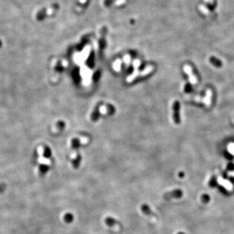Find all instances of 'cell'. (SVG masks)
Returning a JSON list of instances; mask_svg holds the SVG:
<instances>
[{"label": "cell", "instance_id": "1", "mask_svg": "<svg viewBox=\"0 0 234 234\" xmlns=\"http://www.w3.org/2000/svg\"><path fill=\"white\" fill-rule=\"evenodd\" d=\"M183 192L180 189H174L169 192H167L163 194V198L167 200H171V199H180L183 197Z\"/></svg>", "mask_w": 234, "mask_h": 234}, {"label": "cell", "instance_id": "2", "mask_svg": "<svg viewBox=\"0 0 234 234\" xmlns=\"http://www.w3.org/2000/svg\"><path fill=\"white\" fill-rule=\"evenodd\" d=\"M173 119L176 124L180 123V103L178 101L173 104Z\"/></svg>", "mask_w": 234, "mask_h": 234}, {"label": "cell", "instance_id": "3", "mask_svg": "<svg viewBox=\"0 0 234 234\" xmlns=\"http://www.w3.org/2000/svg\"><path fill=\"white\" fill-rule=\"evenodd\" d=\"M141 211L142 212L143 214H145L146 216H151V217H157L158 215L155 212H153L152 211V209L150 208V206L147 204H144L141 205Z\"/></svg>", "mask_w": 234, "mask_h": 234}, {"label": "cell", "instance_id": "4", "mask_svg": "<svg viewBox=\"0 0 234 234\" xmlns=\"http://www.w3.org/2000/svg\"><path fill=\"white\" fill-rule=\"evenodd\" d=\"M105 223H106L107 226L111 227V228H112V227H114L116 225H118V226L122 225L121 223L119 221H117L116 219L111 217V216H107V217H106V219H105Z\"/></svg>", "mask_w": 234, "mask_h": 234}, {"label": "cell", "instance_id": "5", "mask_svg": "<svg viewBox=\"0 0 234 234\" xmlns=\"http://www.w3.org/2000/svg\"><path fill=\"white\" fill-rule=\"evenodd\" d=\"M200 9L201 10V11L202 12V13L204 14V15H205V16H210L211 18H213L214 17H216V14L214 12H213V10H210L207 7H205V6H203V5L200 6Z\"/></svg>", "mask_w": 234, "mask_h": 234}, {"label": "cell", "instance_id": "6", "mask_svg": "<svg viewBox=\"0 0 234 234\" xmlns=\"http://www.w3.org/2000/svg\"><path fill=\"white\" fill-rule=\"evenodd\" d=\"M49 9H44L43 10H40L39 12H38L36 15V19L38 21L43 20L46 17Z\"/></svg>", "mask_w": 234, "mask_h": 234}, {"label": "cell", "instance_id": "7", "mask_svg": "<svg viewBox=\"0 0 234 234\" xmlns=\"http://www.w3.org/2000/svg\"><path fill=\"white\" fill-rule=\"evenodd\" d=\"M209 62H211V64L213 65L216 68H221L222 66V62L219 59L216 58L215 56H211L209 58Z\"/></svg>", "mask_w": 234, "mask_h": 234}, {"label": "cell", "instance_id": "8", "mask_svg": "<svg viewBox=\"0 0 234 234\" xmlns=\"http://www.w3.org/2000/svg\"><path fill=\"white\" fill-rule=\"evenodd\" d=\"M185 70H186V72H187V74L188 73V74L189 75L191 81L194 83H196L197 82V79L196 78V77H195V76L194 75L193 72L192 73V70H191L190 66H185Z\"/></svg>", "mask_w": 234, "mask_h": 234}, {"label": "cell", "instance_id": "9", "mask_svg": "<svg viewBox=\"0 0 234 234\" xmlns=\"http://www.w3.org/2000/svg\"><path fill=\"white\" fill-rule=\"evenodd\" d=\"M74 215L70 213H68L64 216V220L66 223H71L74 221Z\"/></svg>", "mask_w": 234, "mask_h": 234}, {"label": "cell", "instance_id": "10", "mask_svg": "<svg viewBox=\"0 0 234 234\" xmlns=\"http://www.w3.org/2000/svg\"><path fill=\"white\" fill-rule=\"evenodd\" d=\"M204 1L206 2V3H207V5L208 6V9L210 10L213 9L216 7L215 4H214L213 0H204Z\"/></svg>", "mask_w": 234, "mask_h": 234}, {"label": "cell", "instance_id": "11", "mask_svg": "<svg viewBox=\"0 0 234 234\" xmlns=\"http://www.w3.org/2000/svg\"><path fill=\"white\" fill-rule=\"evenodd\" d=\"M201 200L204 204H207L209 202V201L210 200V198L209 196L207 194H203L201 196Z\"/></svg>", "mask_w": 234, "mask_h": 234}, {"label": "cell", "instance_id": "12", "mask_svg": "<svg viewBox=\"0 0 234 234\" xmlns=\"http://www.w3.org/2000/svg\"><path fill=\"white\" fill-rule=\"evenodd\" d=\"M125 3V0H117V1L114 2V4L116 5H121Z\"/></svg>", "mask_w": 234, "mask_h": 234}, {"label": "cell", "instance_id": "13", "mask_svg": "<svg viewBox=\"0 0 234 234\" xmlns=\"http://www.w3.org/2000/svg\"><path fill=\"white\" fill-rule=\"evenodd\" d=\"M5 188H6V186L5 184H3V183L0 184V194H1L2 192L5 189Z\"/></svg>", "mask_w": 234, "mask_h": 234}, {"label": "cell", "instance_id": "14", "mask_svg": "<svg viewBox=\"0 0 234 234\" xmlns=\"http://www.w3.org/2000/svg\"><path fill=\"white\" fill-rule=\"evenodd\" d=\"M183 175H184V174H183V172H180V173L179 174V176H180V178H183Z\"/></svg>", "mask_w": 234, "mask_h": 234}, {"label": "cell", "instance_id": "15", "mask_svg": "<svg viewBox=\"0 0 234 234\" xmlns=\"http://www.w3.org/2000/svg\"><path fill=\"white\" fill-rule=\"evenodd\" d=\"M79 1L82 3H85L86 2V0H79Z\"/></svg>", "mask_w": 234, "mask_h": 234}, {"label": "cell", "instance_id": "16", "mask_svg": "<svg viewBox=\"0 0 234 234\" xmlns=\"http://www.w3.org/2000/svg\"><path fill=\"white\" fill-rule=\"evenodd\" d=\"M178 234H186V233H184V232H179V233H178Z\"/></svg>", "mask_w": 234, "mask_h": 234}]
</instances>
